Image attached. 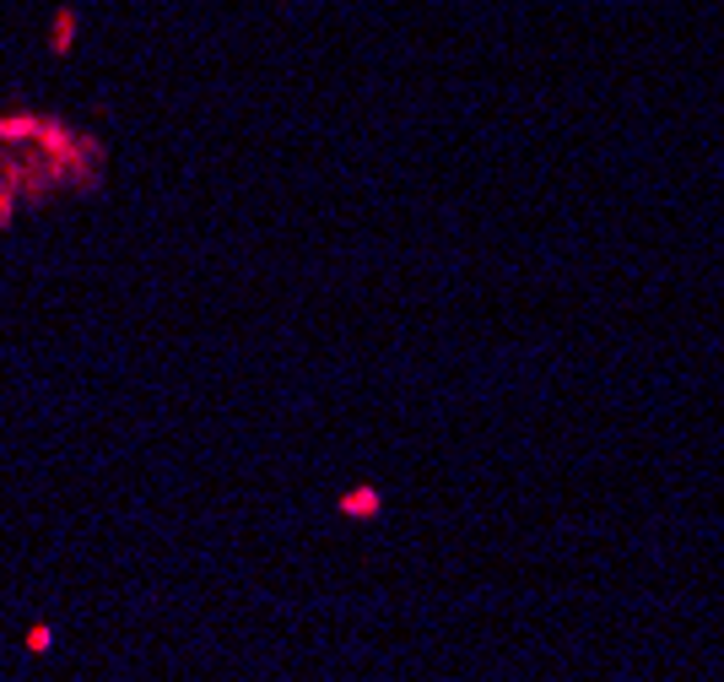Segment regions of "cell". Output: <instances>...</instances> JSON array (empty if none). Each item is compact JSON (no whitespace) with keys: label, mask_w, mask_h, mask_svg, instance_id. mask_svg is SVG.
I'll return each mask as SVG.
<instances>
[{"label":"cell","mask_w":724,"mask_h":682,"mask_svg":"<svg viewBox=\"0 0 724 682\" xmlns=\"http://www.w3.org/2000/svg\"><path fill=\"white\" fill-rule=\"evenodd\" d=\"M71 28H77V17L66 11V17L54 22V33H49V39H54V49H66V43H71Z\"/></svg>","instance_id":"1"}]
</instances>
